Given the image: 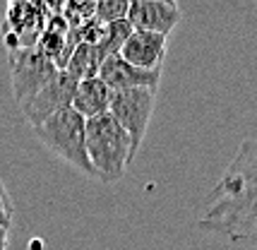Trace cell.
<instances>
[{
	"mask_svg": "<svg viewBox=\"0 0 257 250\" xmlns=\"http://www.w3.org/2000/svg\"><path fill=\"white\" fill-rule=\"evenodd\" d=\"M154 106H157V89L140 87V89L113 91V101L108 113L130 135L135 154H137V149H140V145H142V140L147 135L149 120L154 115Z\"/></svg>",
	"mask_w": 257,
	"mask_h": 250,
	"instance_id": "5b68a950",
	"label": "cell"
},
{
	"mask_svg": "<svg viewBox=\"0 0 257 250\" xmlns=\"http://www.w3.org/2000/svg\"><path fill=\"white\" fill-rule=\"evenodd\" d=\"M101 65H103V58L99 56L96 46L82 41L72 51V56H70V60L65 65V72L75 82H84V80H91V77H99Z\"/></svg>",
	"mask_w": 257,
	"mask_h": 250,
	"instance_id": "8fae6325",
	"label": "cell"
},
{
	"mask_svg": "<svg viewBox=\"0 0 257 250\" xmlns=\"http://www.w3.org/2000/svg\"><path fill=\"white\" fill-rule=\"evenodd\" d=\"M8 236H10V228L0 226V250H8Z\"/></svg>",
	"mask_w": 257,
	"mask_h": 250,
	"instance_id": "9a60e30c",
	"label": "cell"
},
{
	"mask_svg": "<svg viewBox=\"0 0 257 250\" xmlns=\"http://www.w3.org/2000/svg\"><path fill=\"white\" fill-rule=\"evenodd\" d=\"M34 133L39 137V142L48 152H53L58 159H63L84 176L96 178V171L87 154V120L72 106L51 115L46 123L34 128Z\"/></svg>",
	"mask_w": 257,
	"mask_h": 250,
	"instance_id": "3957f363",
	"label": "cell"
},
{
	"mask_svg": "<svg viewBox=\"0 0 257 250\" xmlns=\"http://www.w3.org/2000/svg\"><path fill=\"white\" fill-rule=\"evenodd\" d=\"M113 91L101 77H91V80L77 82V91L72 99V108L77 111L84 120L99 118V115L111 111Z\"/></svg>",
	"mask_w": 257,
	"mask_h": 250,
	"instance_id": "30bf717a",
	"label": "cell"
},
{
	"mask_svg": "<svg viewBox=\"0 0 257 250\" xmlns=\"http://www.w3.org/2000/svg\"><path fill=\"white\" fill-rule=\"evenodd\" d=\"M87 154L96 181L111 185L123 178L125 166L133 161V140L111 113H103L87 120Z\"/></svg>",
	"mask_w": 257,
	"mask_h": 250,
	"instance_id": "7a4b0ae2",
	"label": "cell"
},
{
	"mask_svg": "<svg viewBox=\"0 0 257 250\" xmlns=\"http://www.w3.org/2000/svg\"><path fill=\"white\" fill-rule=\"evenodd\" d=\"M58 65L51 58L41 53L36 46L22 48L17 53H10V75H12V94L20 106L34 99L46 84L58 77Z\"/></svg>",
	"mask_w": 257,
	"mask_h": 250,
	"instance_id": "277c9868",
	"label": "cell"
},
{
	"mask_svg": "<svg viewBox=\"0 0 257 250\" xmlns=\"http://www.w3.org/2000/svg\"><path fill=\"white\" fill-rule=\"evenodd\" d=\"M75 91H77V82L67 75L65 70L58 72V77L51 84H46L44 89L39 91L34 99L20 106L22 115L29 120L32 128H39L41 123H46L51 115H56L58 111H65L72 106L75 99Z\"/></svg>",
	"mask_w": 257,
	"mask_h": 250,
	"instance_id": "8992f818",
	"label": "cell"
},
{
	"mask_svg": "<svg viewBox=\"0 0 257 250\" xmlns=\"http://www.w3.org/2000/svg\"><path fill=\"white\" fill-rule=\"evenodd\" d=\"M168 51V36L154 34V32H137L135 29L130 39L125 41L120 56L140 70H161L164 58Z\"/></svg>",
	"mask_w": 257,
	"mask_h": 250,
	"instance_id": "9c48e42d",
	"label": "cell"
},
{
	"mask_svg": "<svg viewBox=\"0 0 257 250\" xmlns=\"http://www.w3.org/2000/svg\"><path fill=\"white\" fill-rule=\"evenodd\" d=\"M133 32H135L133 24L127 22V20H120V22H113V24H103V34H101L99 44H96L99 56L103 58V60L111 56H118Z\"/></svg>",
	"mask_w": 257,
	"mask_h": 250,
	"instance_id": "7c38bea8",
	"label": "cell"
},
{
	"mask_svg": "<svg viewBox=\"0 0 257 250\" xmlns=\"http://www.w3.org/2000/svg\"><path fill=\"white\" fill-rule=\"evenodd\" d=\"M10 224H12V202H10V197H8L5 185L0 183V226L10 228Z\"/></svg>",
	"mask_w": 257,
	"mask_h": 250,
	"instance_id": "5bb4252c",
	"label": "cell"
},
{
	"mask_svg": "<svg viewBox=\"0 0 257 250\" xmlns=\"http://www.w3.org/2000/svg\"><path fill=\"white\" fill-rule=\"evenodd\" d=\"M0 183H3V181H0Z\"/></svg>",
	"mask_w": 257,
	"mask_h": 250,
	"instance_id": "2e32d148",
	"label": "cell"
},
{
	"mask_svg": "<svg viewBox=\"0 0 257 250\" xmlns=\"http://www.w3.org/2000/svg\"><path fill=\"white\" fill-rule=\"evenodd\" d=\"M197 226L231 243H257V133L233 154Z\"/></svg>",
	"mask_w": 257,
	"mask_h": 250,
	"instance_id": "6da1fadb",
	"label": "cell"
},
{
	"mask_svg": "<svg viewBox=\"0 0 257 250\" xmlns=\"http://www.w3.org/2000/svg\"><path fill=\"white\" fill-rule=\"evenodd\" d=\"M99 77L111 91H125V89H140V87H149V89H159V80H161V70H140L130 65L120 53L111 56L103 60L99 70Z\"/></svg>",
	"mask_w": 257,
	"mask_h": 250,
	"instance_id": "ba28073f",
	"label": "cell"
},
{
	"mask_svg": "<svg viewBox=\"0 0 257 250\" xmlns=\"http://www.w3.org/2000/svg\"><path fill=\"white\" fill-rule=\"evenodd\" d=\"M127 12H130V3L127 0H101L96 3V20L101 24H113L127 20Z\"/></svg>",
	"mask_w": 257,
	"mask_h": 250,
	"instance_id": "4fadbf2b",
	"label": "cell"
},
{
	"mask_svg": "<svg viewBox=\"0 0 257 250\" xmlns=\"http://www.w3.org/2000/svg\"><path fill=\"white\" fill-rule=\"evenodd\" d=\"M183 20V12L171 0H133L127 22L137 32H154V34L168 36L178 22Z\"/></svg>",
	"mask_w": 257,
	"mask_h": 250,
	"instance_id": "52a82bcc",
	"label": "cell"
}]
</instances>
